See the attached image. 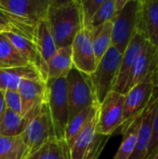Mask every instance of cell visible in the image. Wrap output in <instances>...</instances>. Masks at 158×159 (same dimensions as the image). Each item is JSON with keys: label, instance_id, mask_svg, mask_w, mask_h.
I'll return each mask as SVG.
<instances>
[{"label": "cell", "instance_id": "cell-24", "mask_svg": "<svg viewBox=\"0 0 158 159\" xmlns=\"http://www.w3.org/2000/svg\"><path fill=\"white\" fill-rule=\"evenodd\" d=\"M89 30L91 31L92 45L95 58L98 63L112 46L113 22L108 21L103 23L102 25Z\"/></svg>", "mask_w": 158, "mask_h": 159}, {"label": "cell", "instance_id": "cell-29", "mask_svg": "<svg viewBox=\"0 0 158 159\" xmlns=\"http://www.w3.org/2000/svg\"><path fill=\"white\" fill-rule=\"evenodd\" d=\"M115 0H104L102 6L100 7L96 15L90 20L88 29H94L100 25H102L105 22L112 21L116 15Z\"/></svg>", "mask_w": 158, "mask_h": 159}, {"label": "cell", "instance_id": "cell-36", "mask_svg": "<svg viewBox=\"0 0 158 159\" xmlns=\"http://www.w3.org/2000/svg\"><path fill=\"white\" fill-rule=\"evenodd\" d=\"M157 78H158V62H157Z\"/></svg>", "mask_w": 158, "mask_h": 159}, {"label": "cell", "instance_id": "cell-15", "mask_svg": "<svg viewBox=\"0 0 158 159\" xmlns=\"http://www.w3.org/2000/svg\"><path fill=\"white\" fill-rule=\"evenodd\" d=\"M45 101L34 105L24 116H20L7 108H5L0 117V135L7 137L20 136L31 119L39 112L41 105Z\"/></svg>", "mask_w": 158, "mask_h": 159}, {"label": "cell", "instance_id": "cell-25", "mask_svg": "<svg viewBox=\"0 0 158 159\" xmlns=\"http://www.w3.org/2000/svg\"><path fill=\"white\" fill-rule=\"evenodd\" d=\"M27 159H71L70 147L64 139H55L45 143Z\"/></svg>", "mask_w": 158, "mask_h": 159}, {"label": "cell", "instance_id": "cell-4", "mask_svg": "<svg viewBox=\"0 0 158 159\" xmlns=\"http://www.w3.org/2000/svg\"><path fill=\"white\" fill-rule=\"evenodd\" d=\"M69 121L84 109L99 103L88 75L73 67L66 75Z\"/></svg>", "mask_w": 158, "mask_h": 159}, {"label": "cell", "instance_id": "cell-20", "mask_svg": "<svg viewBox=\"0 0 158 159\" xmlns=\"http://www.w3.org/2000/svg\"><path fill=\"white\" fill-rule=\"evenodd\" d=\"M74 67L72 60V47L58 48L56 53L47 61V79L66 77Z\"/></svg>", "mask_w": 158, "mask_h": 159}, {"label": "cell", "instance_id": "cell-6", "mask_svg": "<svg viewBox=\"0 0 158 159\" xmlns=\"http://www.w3.org/2000/svg\"><path fill=\"white\" fill-rule=\"evenodd\" d=\"M47 100L54 125L56 138L64 139L66 127L69 122V105L66 78L47 79ZM65 140V139H64Z\"/></svg>", "mask_w": 158, "mask_h": 159}, {"label": "cell", "instance_id": "cell-26", "mask_svg": "<svg viewBox=\"0 0 158 159\" xmlns=\"http://www.w3.org/2000/svg\"><path fill=\"white\" fill-rule=\"evenodd\" d=\"M29 64L24 57L14 48L9 39L0 33V69L23 66Z\"/></svg>", "mask_w": 158, "mask_h": 159}, {"label": "cell", "instance_id": "cell-19", "mask_svg": "<svg viewBox=\"0 0 158 159\" xmlns=\"http://www.w3.org/2000/svg\"><path fill=\"white\" fill-rule=\"evenodd\" d=\"M147 41L158 48V1L142 0L141 24Z\"/></svg>", "mask_w": 158, "mask_h": 159}, {"label": "cell", "instance_id": "cell-10", "mask_svg": "<svg viewBox=\"0 0 158 159\" xmlns=\"http://www.w3.org/2000/svg\"><path fill=\"white\" fill-rule=\"evenodd\" d=\"M52 0H0V8L36 26L47 18Z\"/></svg>", "mask_w": 158, "mask_h": 159}, {"label": "cell", "instance_id": "cell-16", "mask_svg": "<svg viewBox=\"0 0 158 159\" xmlns=\"http://www.w3.org/2000/svg\"><path fill=\"white\" fill-rule=\"evenodd\" d=\"M4 34L9 39L14 48L24 57L28 63L34 66L42 75L43 78L47 82V64L42 58L35 43L23 36H20L14 33L5 32Z\"/></svg>", "mask_w": 158, "mask_h": 159}, {"label": "cell", "instance_id": "cell-1", "mask_svg": "<svg viewBox=\"0 0 158 159\" xmlns=\"http://www.w3.org/2000/svg\"><path fill=\"white\" fill-rule=\"evenodd\" d=\"M57 48L71 46L84 28L79 0H52L46 18Z\"/></svg>", "mask_w": 158, "mask_h": 159}, {"label": "cell", "instance_id": "cell-12", "mask_svg": "<svg viewBox=\"0 0 158 159\" xmlns=\"http://www.w3.org/2000/svg\"><path fill=\"white\" fill-rule=\"evenodd\" d=\"M146 41H147L146 36L144 33L141 30H138L133 35L125 52L123 53L118 75H117L116 82L114 88V91H116L125 95V89L128 83V79H129L131 68L135 61L141 54Z\"/></svg>", "mask_w": 158, "mask_h": 159}, {"label": "cell", "instance_id": "cell-14", "mask_svg": "<svg viewBox=\"0 0 158 159\" xmlns=\"http://www.w3.org/2000/svg\"><path fill=\"white\" fill-rule=\"evenodd\" d=\"M158 107V89L156 91L155 96L151 102L148 104L146 109L144 110L142 119L141 125L138 132V138L135 149L129 159H144L146 156L147 148L149 145V142L152 135L153 123L156 112Z\"/></svg>", "mask_w": 158, "mask_h": 159}, {"label": "cell", "instance_id": "cell-17", "mask_svg": "<svg viewBox=\"0 0 158 159\" xmlns=\"http://www.w3.org/2000/svg\"><path fill=\"white\" fill-rule=\"evenodd\" d=\"M23 79H40L45 81L40 72L32 64L0 69V89L18 90L19 85ZM46 82V81H45Z\"/></svg>", "mask_w": 158, "mask_h": 159}, {"label": "cell", "instance_id": "cell-33", "mask_svg": "<svg viewBox=\"0 0 158 159\" xmlns=\"http://www.w3.org/2000/svg\"><path fill=\"white\" fill-rule=\"evenodd\" d=\"M6 108L5 105V99H4V91L0 89V117Z\"/></svg>", "mask_w": 158, "mask_h": 159}, {"label": "cell", "instance_id": "cell-27", "mask_svg": "<svg viewBox=\"0 0 158 159\" xmlns=\"http://www.w3.org/2000/svg\"><path fill=\"white\" fill-rule=\"evenodd\" d=\"M100 103H95L80 113H78L74 117H73L66 127L64 139L67 143H70L98 114Z\"/></svg>", "mask_w": 158, "mask_h": 159}, {"label": "cell", "instance_id": "cell-37", "mask_svg": "<svg viewBox=\"0 0 158 159\" xmlns=\"http://www.w3.org/2000/svg\"><path fill=\"white\" fill-rule=\"evenodd\" d=\"M144 159H147V158H144Z\"/></svg>", "mask_w": 158, "mask_h": 159}, {"label": "cell", "instance_id": "cell-9", "mask_svg": "<svg viewBox=\"0 0 158 159\" xmlns=\"http://www.w3.org/2000/svg\"><path fill=\"white\" fill-rule=\"evenodd\" d=\"M125 95L116 91H111L100 103L98 112L97 131L110 137L122 126Z\"/></svg>", "mask_w": 158, "mask_h": 159}, {"label": "cell", "instance_id": "cell-21", "mask_svg": "<svg viewBox=\"0 0 158 159\" xmlns=\"http://www.w3.org/2000/svg\"><path fill=\"white\" fill-rule=\"evenodd\" d=\"M35 27L36 26L0 8V28L5 32L17 34L34 42Z\"/></svg>", "mask_w": 158, "mask_h": 159}, {"label": "cell", "instance_id": "cell-5", "mask_svg": "<svg viewBox=\"0 0 158 159\" xmlns=\"http://www.w3.org/2000/svg\"><path fill=\"white\" fill-rule=\"evenodd\" d=\"M122 56V53L111 46L104 56L98 62L95 71L89 75L99 103H102L105 97L114 90Z\"/></svg>", "mask_w": 158, "mask_h": 159}, {"label": "cell", "instance_id": "cell-2", "mask_svg": "<svg viewBox=\"0 0 158 159\" xmlns=\"http://www.w3.org/2000/svg\"><path fill=\"white\" fill-rule=\"evenodd\" d=\"M157 88V70H155L125 94L123 122L120 127L121 133L128 129L132 121L143 114L153 100Z\"/></svg>", "mask_w": 158, "mask_h": 159}, {"label": "cell", "instance_id": "cell-7", "mask_svg": "<svg viewBox=\"0 0 158 159\" xmlns=\"http://www.w3.org/2000/svg\"><path fill=\"white\" fill-rule=\"evenodd\" d=\"M99 112V111H98ZM98 114L70 142L71 159H98L110 137L97 131Z\"/></svg>", "mask_w": 158, "mask_h": 159}, {"label": "cell", "instance_id": "cell-23", "mask_svg": "<svg viewBox=\"0 0 158 159\" xmlns=\"http://www.w3.org/2000/svg\"><path fill=\"white\" fill-rule=\"evenodd\" d=\"M31 156L21 136L0 135V159H27Z\"/></svg>", "mask_w": 158, "mask_h": 159}, {"label": "cell", "instance_id": "cell-11", "mask_svg": "<svg viewBox=\"0 0 158 159\" xmlns=\"http://www.w3.org/2000/svg\"><path fill=\"white\" fill-rule=\"evenodd\" d=\"M71 47L74 67L84 74L91 75L98 64L92 45L91 31L88 28H83L74 37Z\"/></svg>", "mask_w": 158, "mask_h": 159}, {"label": "cell", "instance_id": "cell-8", "mask_svg": "<svg viewBox=\"0 0 158 159\" xmlns=\"http://www.w3.org/2000/svg\"><path fill=\"white\" fill-rule=\"evenodd\" d=\"M20 136L29 148L31 155L47 142L57 139L47 100L42 103L39 112L31 119Z\"/></svg>", "mask_w": 158, "mask_h": 159}, {"label": "cell", "instance_id": "cell-34", "mask_svg": "<svg viewBox=\"0 0 158 159\" xmlns=\"http://www.w3.org/2000/svg\"><path fill=\"white\" fill-rule=\"evenodd\" d=\"M147 159H158V148L154 152V154Z\"/></svg>", "mask_w": 158, "mask_h": 159}, {"label": "cell", "instance_id": "cell-31", "mask_svg": "<svg viewBox=\"0 0 158 159\" xmlns=\"http://www.w3.org/2000/svg\"><path fill=\"white\" fill-rule=\"evenodd\" d=\"M4 99L6 108L22 116V104L18 90L7 89L4 91Z\"/></svg>", "mask_w": 158, "mask_h": 159}, {"label": "cell", "instance_id": "cell-3", "mask_svg": "<svg viewBox=\"0 0 158 159\" xmlns=\"http://www.w3.org/2000/svg\"><path fill=\"white\" fill-rule=\"evenodd\" d=\"M142 0H128L112 20V46L124 53L141 24Z\"/></svg>", "mask_w": 158, "mask_h": 159}, {"label": "cell", "instance_id": "cell-13", "mask_svg": "<svg viewBox=\"0 0 158 159\" xmlns=\"http://www.w3.org/2000/svg\"><path fill=\"white\" fill-rule=\"evenodd\" d=\"M158 48L146 41L143 48L135 61L125 89V94L134 86L142 82L148 75L157 70Z\"/></svg>", "mask_w": 158, "mask_h": 159}, {"label": "cell", "instance_id": "cell-18", "mask_svg": "<svg viewBox=\"0 0 158 159\" xmlns=\"http://www.w3.org/2000/svg\"><path fill=\"white\" fill-rule=\"evenodd\" d=\"M18 91L22 104V116L37 103L47 99V84L40 79H23L20 81Z\"/></svg>", "mask_w": 158, "mask_h": 159}, {"label": "cell", "instance_id": "cell-22", "mask_svg": "<svg viewBox=\"0 0 158 159\" xmlns=\"http://www.w3.org/2000/svg\"><path fill=\"white\" fill-rule=\"evenodd\" d=\"M34 43L42 58L47 64V61L56 53L58 48L46 19L41 20L35 27Z\"/></svg>", "mask_w": 158, "mask_h": 159}, {"label": "cell", "instance_id": "cell-32", "mask_svg": "<svg viewBox=\"0 0 158 159\" xmlns=\"http://www.w3.org/2000/svg\"><path fill=\"white\" fill-rule=\"evenodd\" d=\"M158 148V107L156 115H155V118H154V123H153V129H152V135H151V139L149 142V145L147 148V152H146V156L145 158L150 157L154 152Z\"/></svg>", "mask_w": 158, "mask_h": 159}, {"label": "cell", "instance_id": "cell-28", "mask_svg": "<svg viewBox=\"0 0 158 159\" xmlns=\"http://www.w3.org/2000/svg\"><path fill=\"white\" fill-rule=\"evenodd\" d=\"M142 116L136 118L134 121H132L130 125L128 127V129L122 133L124 138L114 159H129L133 153L137 143Z\"/></svg>", "mask_w": 158, "mask_h": 159}, {"label": "cell", "instance_id": "cell-30", "mask_svg": "<svg viewBox=\"0 0 158 159\" xmlns=\"http://www.w3.org/2000/svg\"><path fill=\"white\" fill-rule=\"evenodd\" d=\"M104 0H85L80 1L82 14H83V23L84 28H87L92 20V18L98 12L100 7L103 3Z\"/></svg>", "mask_w": 158, "mask_h": 159}, {"label": "cell", "instance_id": "cell-35", "mask_svg": "<svg viewBox=\"0 0 158 159\" xmlns=\"http://www.w3.org/2000/svg\"><path fill=\"white\" fill-rule=\"evenodd\" d=\"M4 32H5V31H4L3 29H1V28H0V33H4Z\"/></svg>", "mask_w": 158, "mask_h": 159}]
</instances>
